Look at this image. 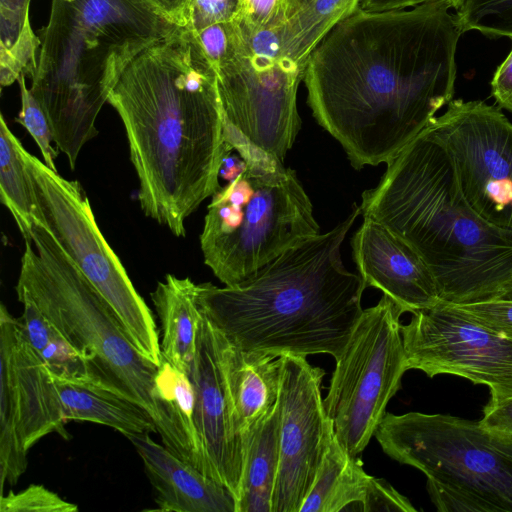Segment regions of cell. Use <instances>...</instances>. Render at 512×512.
<instances>
[{"instance_id": "obj_30", "label": "cell", "mask_w": 512, "mask_h": 512, "mask_svg": "<svg viewBox=\"0 0 512 512\" xmlns=\"http://www.w3.org/2000/svg\"><path fill=\"white\" fill-rule=\"evenodd\" d=\"M195 33L215 70L237 56L244 45L242 28L237 22L214 23Z\"/></svg>"}, {"instance_id": "obj_9", "label": "cell", "mask_w": 512, "mask_h": 512, "mask_svg": "<svg viewBox=\"0 0 512 512\" xmlns=\"http://www.w3.org/2000/svg\"><path fill=\"white\" fill-rule=\"evenodd\" d=\"M241 52L216 69L226 142L283 162L301 127L297 90L305 70L281 54L278 27L240 24Z\"/></svg>"}, {"instance_id": "obj_37", "label": "cell", "mask_w": 512, "mask_h": 512, "mask_svg": "<svg viewBox=\"0 0 512 512\" xmlns=\"http://www.w3.org/2000/svg\"><path fill=\"white\" fill-rule=\"evenodd\" d=\"M466 0H361L360 9L380 12L412 8L431 2H445L451 8L458 10Z\"/></svg>"}, {"instance_id": "obj_22", "label": "cell", "mask_w": 512, "mask_h": 512, "mask_svg": "<svg viewBox=\"0 0 512 512\" xmlns=\"http://www.w3.org/2000/svg\"><path fill=\"white\" fill-rule=\"evenodd\" d=\"M280 462L278 402L244 438L236 512H271Z\"/></svg>"}, {"instance_id": "obj_32", "label": "cell", "mask_w": 512, "mask_h": 512, "mask_svg": "<svg viewBox=\"0 0 512 512\" xmlns=\"http://www.w3.org/2000/svg\"><path fill=\"white\" fill-rule=\"evenodd\" d=\"M30 2L31 0H0V53L11 49L24 33L32 30Z\"/></svg>"}, {"instance_id": "obj_25", "label": "cell", "mask_w": 512, "mask_h": 512, "mask_svg": "<svg viewBox=\"0 0 512 512\" xmlns=\"http://www.w3.org/2000/svg\"><path fill=\"white\" fill-rule=\"evenodd\" d=\"M360 4L361 0H302L278 26L281 54L305 70L314 49Z\"/></svg>"}, {"instance_id": "obj_15", "label": "cell", "mask_w": 512, "mask_h": 512, "mask_svg": "<svg viewBox=\"0 0 512 512\" xmlns=\"http://www.w3.org/2000/svg\"><path fill=\"white\" fill-rule=\"evenodd\" d=\"M280 361V462L271 512H299L334 437L321 395L325 371L306 357Z\"/></svg>"}, {"instance_id": "obj_28", "label": "cell", "mask_w": 512, "mask_h": 512, "mask_svg": "<svg viewBox=\"0 0 512 512\" xmlns=\"http://www.w3.org/2000/svg\"><path fill=\"white\" fill-rule=\"evenodd\" d=\"M456 11L464 33L475 30L490 39L512 37V0H466Z\"/></svg>"}, {"instance_id": "obj_12", "label": "cell", "mask_w": 512, "mask_h": 512, "mask_svg": "<svg viewBox=\"0 0 512 512\" xmlns=\"http://www.w3.org/2000/svg\"><path fill=\"white\" fill-rule=\"evenodd\" d=\"M0 481L14 485L28 451L56 431L69 439L53 376L27 341L19 318L0 307Z\"/></svg>"}, {"instance_id": "obj_14", "label": "cell", "mask_w": 512, "mask_h": 512, "mask_svg": "<svg viewBox=\"0 0 512 512\" xmlns=\"http://www.w3.org/2000/svg\"><path fill=\"white\" fill-rule=\"evenodd\" d=\"M408 369L453 374L490 389V402L512 398V339L457 305L439 302L401 325Z\"/></svg>"}, {"instance_id": "obj_3", "label": "cell", "mask_w": 512, "mask_h": 512, "mask_svg": "<svg viewBox=\"0 0 512 512\" xmlns=\"http://www.w3.org/2000/svg\"><path fill=\"white\" fill-rule=\"evenodd\" d=\"M360 206L324 234L290 247L244 281L196 284L201 312L233 346L278 358L329 354L336 359L363 312L365 285L340 248Z\"/></svg>"}, {"instance_id": "obj_29", "label": "cell", "mask_w": 512, "mask_h": 512, "mask_svg": "<svg viewBox=\"0 0 512 512\" xmlns=\"http://www.w3.org/2000/svg\"><path fill=\"white\" fill-rule=\"evenodd\" d=\"M25 77L24 74H21L17 79L21 108L15 120L32 136L40 149L43 162L52 170L57 171L55 159L58 157V149H54L52 146L53 135L48 118L30 88H27Z\"/></svg>"}, {"instance_id": "obj_19", "label": "cell", "mask_w": 512, "mask_h": 512, "mask_svg": "<svg viewBox=\"0 0 512 512\" xmlns=\"http://www.w3.org/2000/svg\"><path fill=\"white\" fill-rule=\"evenodd\" d=\"M218 334L233 425L236 434L244 440L278 400L280 361L279 357L239 349L219 331Z\"/></svg>"}, {"instance_id": "obj_33", "label": "cell", "mask_w": 512, "mask_h": 512, "mask_svg": "<svg viewBox=\"0 0 512 512\" xmlns=\"http://www.w3.org/2000/svg\"><path fill=\"white\" fill-rule=\"evenodd\" d=\"M457 306L478 322L512 339V301L490 300Z\"/></svg>"}, {"instance_id": "obj_10", "label": "cell", "mask_w": 512, "mask_h": 512, "mask_svg": "<svg viewBox=\"0 0 512 512\" xmlns=\"http://www.w3.org/2000/svg\"><path fill=\"white\" fill-rule=\"evenodd\" d=\"M387 295L364 309L341 354L335 359L324 399L338 443L359 457L386 415L391 398L409 370L400 317Z\"/></svg>"}, {"instance_id": "obj_27", "label": "cell", "mask_w": 512, "mask_h": 512, "mask_svg": "<svg viewBox=\"0 0 512 512\" xmlns=\"http://www.w3.org/2000/svg\"><path fill=\"white\" fill-rule=\"evenodd\" d=\"M286 7L287 0H190L185 26L194 32L219 22L275 27L285 21Z\"/></svg>"}, {"instance_id": "obj_11", "label": "cell", "mask_w": 512, "mask_h": 512, "mask_svg": "<svg viewBox=\"0 0 512 512\" xmlns=\"http://www.w3.org/2000/svg\"><path fill=\"white\" fill-rule=\"evenodd\" d=\"M48 228L108 301L135 348L159 366L163 359L153 314L101 233L81 184L63 178L24 151Z\"/></svg>"}, {"instance_id": "obj_16", "label": "cell", "mask_w": 512, "mask_h": 512, "mask_svg": "<svg viewBox=\"0 0 512 512\" xmlns=\"http://www.w3.org/2000/svg\"><path fill=\"white\" fill-rule=\"evenodd\" d=\"M187 376L195 391L194 420L208 474L221 482L237 501L244 440L233 425L220 362L219 334L202 312Z\"/></svg>"}, {"instance_id": "obj_36", "label": "cell", "mask_w": 512, "mask_h": 512, "mask_svg": "<svg viewBox=\"0 0 512 512\" xmlns=\"http://www.w3.org/2000/svg\"><path fill=\"white\" fill-rule=\"evenodd\" d=\"M486 429L512 434V398L488 402L479 421Z\"/></svg>"}, {"instance_id": "obj_40", "label": "cell", "mask_w": 512, "mask_h": 512, "mask_svg": "<svg viewBox=\"0 0 512 512\" xmlns=\"http://www.w3.org/2000/svg\"><path fill=\"white\" fill-rule=\"evenodd\" d=\"M493 300H509L512 301V281L504 287L501 293Z\"/></svg>"}, {"instance_id": "obj_21", "label": "cell", "mask_w": 512, "mask_h": 512, "mask_svg": "<svg viewBox=\"0 0 512 512\" xmlns=\"http://www.w3.org/2000/svg\"><path fill=\"white\" fill-rule=\"evenodd\" d=\"M161 323V353L173 367L187 375L195 353L201 311L196 283L167 274L151 293Z\"/></svg>"}, {"instance_id": "obj_5", "label": "cell", "mask_w": 512, "mask_h": 512, "mask_svg": "<svg viewBox=\"0 0 512 512\" xmlns=\"http://www.w3.org/2000/svg\"><path fill=\"white\" fill-rule=\"evenodd\" d=\"M178 26L147 0H52L30 91L71 169L124 69Z\"/></svg>"}, {"instance_id": "obj_1", "label": "cell", "mask_w": 512, "mask_h": 512, "mask_svg": "<svg viewBox=\"0 0 512 512\" xmlns=\"http://www.w3.org/2000/svg\"><path fill=\"white\" fill-rule=\"evenodd\" d=\"M450 9L359 8L309 56L307 103L355 169L389 163L453 100L464 32Z\"/></svg>"}, {"instance_id": "obj_34", "label": "cell", "mask_w": 512, "mask_h": 512, "mask_svg": "<svg viewBox=\"0 0 512 512\" xmlns=\"http://www.w3.org/2000/svg\"><path fill=\"white\" fill-rule=\"evenodd\" d=\"M364 512H415L411 502L400 494L391 484L376 478L373 488L363 504Z\"/></svg>"}, {"instance_id": "obj_24", "label": "cell", "mask_w": 512, "mask_h": 512, "mask_svg": "<svg viewBox=\"0 0 512 512\" xmlns=\"http://www.w3.org/2000/svg\"><path fill=\"white\" fill-rule=\"evenodd\" d=\"M25 148L0 116V197L13 216L24 239L30 241L34 224L48 228L32 173L24 157Z\"/></svg>"}, {"instance_id": "obj_18", "label": "cell", "mask_w": 512, "mask_h": 512, "mask_svg": "<svg viewBox=\"0 0 512 512\" xmlns=\"http://www.w3.org/2000/svg\"><path fill=\"white\" fill-rule=\"evenodd\" d=\"M141 458L163 512H236L233 494L219 481L174 455L150 433L127 437Z\"/></svg>"}, {"instance_id": "obj_7", "label": "cell", "mask_w": 512, "mask_h": 512, "mask_svg": "<svg viewBox=\"0 0 512 512\" xmlns=\"http://www.w3.org/2000/svg\"><path fill=\"white\" fill-rule=\"evenodd\" d=\"M236 151L246 166L212 195L200 234L204 263L226 286L244 281L320 233L294 170L250 146Z\"/></svg>"}, {"instance_id": "obj_13", "label": "cell", "mask_w": 512, "mask_h": 512, "mask_svg": "<svg viewBox=\"0 0 512 512\" xmlns=\"http://www.w3.org/2000/svg\"><path fill=\"white\" fill-rule=\"evenodd\" d=\"M426 129L450 154L472 208L512 231V123L500 107L452 100Z\"/></svg>"}, {"instance_id": "obj_35", "label": "cell", "mask_w": 512, "mask_h": 512, "mask_svg": "<svg viewBox=\"0 0 512 512\" xmlns=\"http://www.w3.org/2000/svg\"><path fill=\"white\" fill-rule=\"evenodd\" d=\"M510 39L512 42V37ZM491 95L498 107L512 112V46L506 58L493 74Z\"/></svg>"}, {"instance_id": "obj_31", "label": "cell", "mask_w": 512, "mask_h": 512, "mask_svg": "<svg viewBox=\"0 0 512 512\" xmlns=\"http://www.w3.org/2000/svg\"><path fill=\"white\" fill-rule=\"evenodd\" d=\"M78 506L61 498L43 485L31 484L27 488L0 495L1 512H77Z\"/></svg>"}, {"instance_id": "obj_41", "label": "cell", "mask_w": 512, "mask_h": 512, "mask_svg": "<svg viewBox=\"0 0 512 512\" xmlns=\"http://www.w3.org/2000/svg\"><path fill=\"white\" fill-rule=\"evenodd\" d=\"M301 1L302 0H287L286 19L294 12Z\"/></svg>"}, {"instance_id": "obj_39", "label": "cell", "mask_w": 512, "mask_h": 512, "mask_svg": "<svg viewBox=\"0 0 512 512\" xmlns=\"http://www.w3.org/2000/svg\"><path fill=\"white\" fill-rule=\"evenodd\" d=\"M245 166L246 162L240 155H231L230 152L223 159L220 177L230 182L244 170Z\"/></svg>"}, {"instance_id": "obj_8", "label": "cell", "mask_w": 512, "mask_h": 512, "mask_svg": "<svg viewBox=\"0 0 512 512\" xmlns=\"http://www.w3.org/2000/svg\"><path fill=\"white\" fill-rule=\"evenodd\" d=\"M384 453L427 477L440 512H512V434L447 414L386 413Z\"/></svg>"}, {"instance_id": "obj_4", "label": "cell", "mask_w": 512, "mask_h": 512, "mask_svg": "<svg viewBox=\"0 0 512 512\" xmlns=\"http://www.w3.org/2000/svg\"><path fill=\"white\" fill-rule=\"evenodd\" d=\"M360 210L420 256L441 302L490 301L512 281V231L472 208L450 154L427 129L363 192Z\"/></svg>"}, {"instance_id": "obj_26", "label": "cell", "mask_w": 512, "mask_h": 512, "mask_svg": "<svg viewBox=\"0 0 512 512\" xmlns=\"http://www.w3.org/2000/svg\"><path fill=\"white\" fill-rule=\"evenodd\" d=\"M23 304L19 318L27 341L37 352L53 377L89 381L86 364L57 328L41 313L32 300L18 296Z\"/></svg>"}, {"instance_id": "obj_38", "label": "cell", "mask_w": 512, "mask_h": 512, "mask_svg": "<svg viewBox=\"0 0 512 512\" xmlns=\"http://www.w3.org/2000/svg\"><path fill=\"white\" fill-rule=\"evenodd\" d=\"M171 21L185 26L190 0H147Z\"/></svg>"}, {"instance_id": "obj_2", "label": "cell", "mask_w": 512, "mask_h": 512, "mask_svg": "<svg viewBox=\"0 0 512 512\" xmlns=\"http://www.w3.org/2000/svg\"><path fill=\"white\" fill-rule=\"evenodd\" d=\"M108 103L120 116L143 213L177 237L221 187L226 142L217 74L196 33L178 26L124 69Z\"/></svg>"}, {"instance_id": "obj_23", "label": "cell", "mask_w": 512, "mask_h": 512, "mask_svg": "<svg viewBox=\"0 0 512 512\" xmlns=\"http://www.w3.org/2000/svg\"><path fill=\"white\" fill-rule=\"evenodd\" d=\"M375 479L334 435L299 512H340L352 506L361 511Z\"/></svg>"}, {"instance_id": "obj_20", "label": "cell", "mask_w": 512, "mask_h": 512, "mask_svg": "<svg viewBox=\"0 0 512 512\" xmlns=\"http://www.w3.org/2000/svg\"><path fill=\"white\" fill-rule=\"evenodd\" d=\"M53 379L65 421H90L105 425L126 438L157 433L148 411L123 395L90 381Z\"/></svg>"}, {"instance_id": "obj_17", "label": "cell", "mask_w": 512, "mask_h": 512, "mask_svg": "<svg viewBox=\"0 0 512 512\" xmlns=\"http://www.w3.org/2000/svg\"><path fill=\"white\" fill-rule=\"evenodd\" d=\"M351 247L365 287L381 290L404 313L441 302L435 280L420 256L382 224L364 217Z\"/></svg>"}, {"instance_id": "obj_6", "label": "cell", "mask_w": 512, "mask_h": 512, "mask_svg": "<svg viewBox=\"0 0 512 512\" xmlns=\"http://www.w3.org/2000/svg\"><path fill=\"white\" fill-rule=\"evenodd\" d=\"M25 241L16 285L83 358L89 381L142 406L162 444L172 451L165 410L155 393L158 367L129 340L108 301L91 284L49 228L34 224Z\"/></svg>"}]
</instances>
